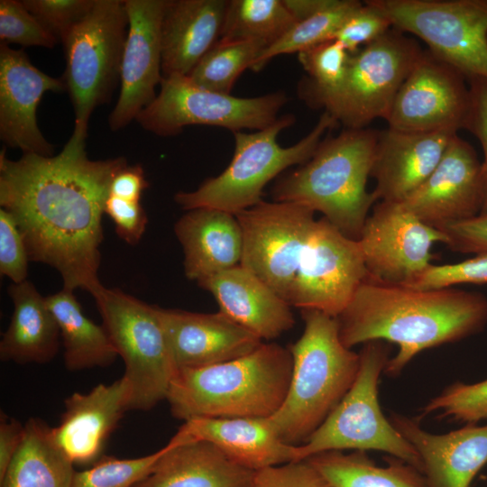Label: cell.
Masks as SVG:
<instances>
[{"label": "cell", "instance_id": "cell-1", "mask_svg": "<svg viewBox=\"0 0 487 487\" xmlns=\"http://www.w3.org/2000/svg\"><path fill=\"white\" fill-rule=\"evenodd\" d=\"M124 157L93 161L86 139L71 135L60 152L0 153V206L15 219L30 261L54 268L63 288L91 295L102 283L98 271L102 217L114 177Z\"/></svg>", "mask_w": 487, "mask_h": 487}, {"label": "cell", "instance_id": "cell-2", "mask_svg": "<svg viewBox=\"0 0 487 487\" xmlns=\"http://www.w3.org/2000/svg\"><path fill=\"white\" fill-rule=\"evenodd\" d=\"M336 319L348 348L376 340L398 345L384 370L395 377L422 351L482 330L487 299L452 287L419 289L366 279Z\"/></svg>", "mask_w": 487, "mask_h": 487}, {"label": "cell", "instance_id": "cell-3", "mask_svg": "<svg viewBox=\"0 0 487 487\" xmlns=\"http://www.w3.org/2000/svg\"><path fill=\"white\" fill-rule=\"evenodd\" d=\"M292 356L276 343H262L239 358L176 371L167 393L171 415L196 418H268L281 406Z\"/></svg>", "mask_w": 487, "mask_h": 487}, {"label": "cell", "instance_id": "cell-4", "mask_svg": "<svg viewBox=\"0 0 487 487\" xmlns=\"http://www.w3.org/2000/svg\"><path fill=\"white\" fill-rule=\"evenodd\" d=\"M378 137L372 129L345 128L322 140L308 161L276 182L273 201L318 211L345 236L358 240L378 200L366 189Z\"/></svg>", "mask_w": 487, "mask_h": 487}, {"label": "cell", "instance_id": "cell-5", "mask_svg": "<svg viewBox=\"0 0 487 487\" xmlns=\"http://www.w3.org/2000/svg\"><path fill=\"white\" fill-rule=\"evenodd\" d=\"M304 331L290 346L292 372L280 409L268 417L286 443L304 444L321 426L354 384L359 354L339 336L336 317L316 309H301Z\"/></svg>", "mask_w": 487, "mask_h": 487}, {"label": "cell", "instance_id": "cell-6", "mask_svg": "<svg viewBox=\"0 0 487 487\" xmlns=\"http://www.w3.org/2000/svg\"><path fill=\"white\" fill-rule=\"evenodd\" d=\"M294 122V115L287 114L265 129L251 133H234V152L227 168L193 191L177 192V204L187 211L205 207L233 215L258 204L264 187L289 167L308 161L324 134L338 123L324 111L305 137L292 146H280L278 135Z\"/></svg>", "mask_w": 487, "mask_h": 487}, {"label": "cell", "instance_id": "cell-7", "mask_svg": "<svg viewBox=\"0 0 487 487\" xmlns=\"http://www.w3.org/2000/svg\"><path fill=\"white\" fill-rule=\"evenodd\" d=\"M390 352L391 346L385 341L363 344L354 384L321 426L304 444L298 446L299 461L327 451L376 450L421 472L418 453L380 407L378 383Z\"/></svg>", "mask_w": 487, "mask_h": 487}, {"label": "cell", "instance_id": "cell-8", "mask_svg": "<svg viewBox=\"0 0 487 487\" xmlns=\"http://www.w3.org/2000/svg\"><path fill=\"white\" fill-rule=\"evenodd\" d=\"M128 25L124 0H95L61 42L64 81L75 115L72 135L78 138H87L93 111L109 101L120 83Z\"/></svg>", "mask_w": 487, "mask_h": 487}, {"label": "cell", "instance_id": "cell-9", "mask_svg": "<svg viewBox=\"0 0 487 487\" xmlns=\"http://www.w3.org/2000/svg\"><path fill=\"white\" fill-rule=\"evenodd\" d=\"M102 325L124 363L131 410H150L166 400L176 372L155 305L117 288L101 287L93 295Z\"/></svg>", "mask_w": 487, "mask_h": 487}, {"label": "cell", "instance_id": "cell-10", "mask_svg": "<svg viewBox=\"0 0 487 487\" xmlns=\"http://www.w3.org/2000/svg\"><path fill=\"white\" fill-rule=\"evenodd\" d=\"M464 77L487 79V0H368Z\"/></svg>", "mask_w": 487, "mask_h": 487}, {"label": "cell", "instance_id": "cell-11", "mask_svg": "<svg viewBox=\"0 0 487 487\" xmlns=\"http://www.w3.org/2000/svg\"><path fill=\"white\" fill-rule=\"evenodd\" d=\"M287 102L282 91L254 97H237L201 87L187 76L162 78L160 91L136 121L160 136L179 134L188 125L262 130L276 122Z\"/></svg>", "mask_w": 487, "mask_h": 487}, {"label": "cell", "instance_id": "cell-12", "mask_svg": "<svg viewBox=\"0 0 487 487\" xmlns=\"http://www.w3.org/2000/svg\"><path fill=\"white\" fill-rule=\"evenodd\" d=\"M314 213L295 203L262 200L235 215L244 235L240 265L289 305L316 222Z\"/></svg>", "mask_w": 487, "mask_h": 487}, {"label": "cell", "instance_id": "cell-13", "mask_svg": "<svg viewBox=\"0 0 487 487\" xmlns=\"http://www.w3.org/2000/svg\"><path fill=\"white\" fill-rule=\"evenodd\" d=\"M418 43L391 28L351 53L345 90L334 115L345 128L386 119L404 80L422 55Z\"/></svg>", "mask_w": 487, "mask_h": 487}, {"label": "cell", "instance_id": "cell-14", "mask_svg": "<svg viewBox=\"0 0 487 487\" xmlns=\"http://www.w3.org/2000/svg\"><path fill=\"white\" fill-rule=\"evenodd\" d=\"M357 241L367 279L409 286L432 264L433 245L446 244L447 237L418 219L401 202L381 201L365 220Z\"/></svg>", "mask_w": 487, "mask_h": 487}, {"label": "cell", "instance_id": "cell-15", "mask_svg": "<svg viewBox=\"0 0 487 487\" xmlns=\"http://www.w3.org/2000/svg\"><path fill=\"white\" fill-rule=\"evenodd\" d=\"M367 276L358 241L323 216L314 224L289 306L337 317Z\"/></svg>", "mask_w": 487, "mask_h": 487}, {"label": "cell", "instance_id": "cell-16", "mask_svg": "<svg viewBox=\"0 0 487 487\" xmlns=\"http://www.w3.org/2000/svg\"><path fill=\"white\" fill-rule=\"evenodd\" d=\"M464 76L428 50L401 85L385 119L388 127L405 132L456 133L465 127L470 89Z\"/></svg>", "mask_w": 487, "mask_h": 487}, {"label": "cell", "instance_id": "cell-17", "mask_svg": "<svg viewBox=\"0 0 487 487\" xmlns=\"http://www.w3.org/2000/svg\"><path fill=\"white\" fill-rule=\"evenodd\" d=\"M482 165L473 146L455 134L430 176L402 205L433 227L480 214L484 201Z\"/></svg>", "mask_w": 487, "mask_h": 487}, {"label": "cell", "instance_id": "cell-18", "mask_svg": "<svg viewBox=\"0 0 487 487\" xmlns=\"http://www.w3.org/2000/svg\"><path fill=\"white\" fill-rule=\"evenodd\" d=\"M166 0H124L128 32L120 73V94L108 123L127 126L156 97L162 80L161 22Z\"/></svg>", "mask_w": 487, "mask_h": 487}, {"label": "cell", "instance_id": "cell-19", "mask_svg": "<svg viewBox=\"0 0 487 487\" xmlns=\"http://www.w3.org/2000/svg\"><path fill=\"white\" fill-rule=\"evenodd\" d=\"M67 90L64 79L36 68L23 50L0 45V138L24 153L53 155V145L41 133L37 107L46 92Z\"/></svg>", "mask_w": 487, "mask_h": 487}, {"label": "cell", "instance_id": "cell-20", "mask_svg": "<svg viewBox=\"0 0 487 487\" xmlns=\"http://www.w3.org/2000/svg\"><path fill=\"white\" fill-rule=\"evenodd\" d=\"M176 371L231 361L262 340L222 312L196 313L155 306Z\"/></svg>", "mask_w": 487, "mask_h": 487}, {"label": "cell", "instance_id": "cell-21", "mask_svg": "<svg viewBox=\"0 0 487 487\" xmlns=\"http://www.w3.org/2000/svg\"><path fill=\"white\" fill-rule=\"evenodd\" d=\"M130 404L131 389L124 376L87 393L74 392L64 400L58 426L51 429L52 439L73 464H93L124 412L131 410Z\"/></svg>", "mask_w": 487, "mask_h": 487}, {"label": "cell", "instance_id": "cell-22", "mask_svg": "<svg viewBox=\"0 0 487 487\" xmlns=\"http://www.w3.org/2000/svg\"><path fill=\"white\" fill-rule=\"evenodd\" d=\"M389 419L418 453L427 487H470L487 464V425L436 435L403 415L392 413Z\"/></svg>", "mask_w": 487, "mask_h": 487}, {"label": "cell", "instance_id": "cell-23", "mask_svg": "<svg viewBox=\"0 0 487 487\" xmlns=\"http://www.w3.org/2000/svg\"><path fill=\"white\" fill-rule=\"evenodd\" d=\"M205 441L253 471L299 462L298 446L284 442L268 418H196L170 439L174 445Z\"/></svg>", "mask_w": 487, "mask_h": 487}, {"label": "cell", "instance_id": "cell-24", "mask_svg": "<svg viewBox=\"0 0 487 487\" xmlns=\"http://www.w3.org/2000/svg\"><path fill=\"white\" fill-rule=\"evenodd\" d=\"M456 133L379 132L371 176L381 201L401 202L434 171Z\"/></svg>", "mask_w": 487, "mask_h": 487}, {"label": "cell", "instance_id": "cell-25", "mask_svg": "<svg viewBox=\"0 0 487 487\" xmlns=\"http://www.w3.org/2000/svg\"><path fill=\"white\" fill-rule=\"evenodd\" d=\"M198 285L213 295L220 312L262 340L279 337L295 325L291 307L242 265L203 279Z\"/></svg>", "mask_w": 487, "mask_h": 487}, {"label": "cell", "instance_id": "cell-26", "mask_svg": "<svg viewBox=\"0 0 487 487\" xmlns=\"http://www.w3.org/2000/svg\"><path fill=\"white\" fill-rule=\"evenodd\" d=\"M228 1L166 0L161 22L162 78L188 76L221 36Z\"/></svg>", "mask_w": 487, "mask_h": 487}, {"label": "cell", "instance_id": "cell-27", "mask_svg": "<svg viewBox=\"0 0 487 487\" xmlns=\"http://www.w3.org/2000/svg\"><path fill=\"white\" fill-rule=\"evenodd\" d=\"M184 272L197 282L240 265L244 235L235 215L214 208L188 210L175 224Z\"/></svg>", "mask_w": 487, "mask_h": 487}, {"label": "cell", "instance_id": "cell-28", "mask_svg": "<svg viewBox=\"0 0 487 487\" xmlns=\"http://www.w3.org/2000/svg\"><path fill=\"white\" fill-rule=\"evenodd\" d=\"M254 472L208 442H169L152 471L133 487H250Z\"/></svg>", "mask_w": 487, "mask_h": 487}, {"label": "cell", "instance_id": "cell-29", "mask_svg": "<svg viewBox=\"0 0 487 487\" xmlns=\"http://www.w3.org/2000/svg\"><path fill=\"white\" fill-rule=\"evenodd\" d=\"M8 295L14 311L0 341V359L20 364L51 361L58 353L60 334L46 298L27 280L12 282Z\"/></svg>", "mask_w": 487, "mask_h": 487}, {"label": "cell", "instance_id": "cell-30", "mask_svg": "<svg viewBox=\"0 0 487 487\" xmlns=\"http://www.w3.org/2000/svg\"><path fill=\"white\" fill-rule=\"evenodd\" d=\"M46 302L59 326L69 371L107 367L115 361L118 354L106 330L83 313L74 290L62 288Z\"/></svg>", "mask_w": 487, "mask_h": 487}, {"label": "cell", "instance_id": "cell-31", "mask_svg": "<svg viewBox=\"0 0 487 487\" xmlns=\"http://www.w3.org/2000/svg\"><path fill=\"white\" fill-rule=\"evenodd\" d=\"M23 441L1 487H72L73 463L52 439L51 427L39 418L25 423Z\"/></svg>", "mask_w": 487, "mask_h": 487}, {"label": "cell", "instance_id": "cell-32", "mask_svg": "<svg viewBox=\"0 0 487 487\" xmlns=\"http://www.w3.org/2000/svg\"><path fill=\"white\" fill-rule=\"evenodd\" d=\"M306 460L333 487H427L419 470L395 457L384 467L365 451H327Z\"/></svg>", "mask_w": 487, "mask_h": 487}, {"label": "cell", "instance_id": "cell-33", "mask_svg": "<svg viewBox=\"0 0 487 487\" xmlns=\"http://www.w3.org/2000/svg\"><path fill=\"white\" fill-rule=\"evenodd\" d=\"M296 23L283 0H230L220 40L254 41L269 47Z\"/></svg>", "mask_w": 487, "mask_h": 487}, {"label": "cell", "instance_id": "cell-34", "mask_svg": "<svg viewBox=\"0 0 487 487\" xmlns=\"http://www.w3.org/2000/svg\"><path fill=\"white\" fill-rule=\"evenodd\" d=\"M350 58L351 53L335 40L299 53V60L309 77L305 98L333 117L345 90Z\"/></svg>", "mask_w": 487, "mask_h": 487}, {"label": "cell", "instance_id": "cell-35", "mask_svg": "<svg viewBox=\"0 0 487 487\" xmlns=\"http://www.w3.org/2000/svg\"><path fill=\"white\" fill-rule=\"evenodd\" d=\"M362 4L356 0H331L327 6L297 22L280 40L264 49L252 69L260 70L276 56L299 53L333 40L345 20Z\"/></svg>", "mask_w": 487, "mask_h": 487}, {"label": "cell", "instance_id": "cell-36", "mask_svg": "<svg viewBox=\"0 0 487 487\" xmlns=\"http://www.w3.org/2000/svg\"><path fill=\"white\" fill-rule=\"evenodd\" d=\"M266 48L260 41L219 39L187 77L201 87L230 95L239 76Z\"/></svg>", "mask_w": 487, "mask_h": 487}, {"label": "cell", "instance_id": "cell-37", "mask_svg": "<svg viewBox=\"0 0 487 487\" xmlns=\"http://www.w3.org/2000/svg\"><path fill=\"white\" fill-rule=\"evenodd\" d=\"M165 450L166 446L130 459L102 455L90 468L75 472L72 487H133L152 471Z\"/></svg>", "mask_w": 487, "mask_h": 487}, {"label": "cell", "instance_id": "cell-38", "mask_svg": "<svg viewBox=\"0 0 487 487\" xmlns=\"http://www.w3.org/2000/svg\"><path fill=\"white\" fill-rule=\"evenodd\" d=\"M434 412L467 424L487 420V379L475 383H452L423 409V415Z\"/></svg>", "mask_w": 487, "mask_h": 487}, {"label": "cell", "instance_id": "cell-39", "mask_svg": "<svg viewBox=\"0 0 487 487\" xmlns=\"http://www.w3.org/2000/svg\"><path fill=\"white\" fill-rule=\"evenodd\" d=\"M0 41L23 47L53 48L58 39L23 5L22 1H0Z\"/></svg>", "mask_w": 487, "mask_h": 487}, {"label": "cell", "instance_id": "cell-40", "mask_svg": "<svg viewBox=\"0 0 487 487\" xmlns=\"http://www.w3.org/2000/svg\"><path fill=\"white\" fill-rule=\"evenodd\" d=\"M26 9L61 42L91 10L95 0H23Z\"/></svg>", "mask_w": 487, "mask_h": 487}, {"label": "cell", "instance_id": "cell-41", "mask_svg": "<svg viewBox=\"0 0 487 487\" xmlns=\"http://www.w3.org/2000/svg\"><path fill=\"white\" fill-rule=\"evenodd\" d=\"M391 28L390 20L366 1L345 20L333 40L340 42L350 53H354Z\"/></svg>", "mask_w": 487, "mask_h": 487}, {"label": "cell", "instance_id": "cell-42", "mask_svg": "<svg viewBox=\"0 0 487 487\" xmlns=\"http://www.w3.org/2000/svg\"><path fill=\"white\" fill-rule=\"evenodd\" d=\"M463 283H487V253L450 264H431L410 285L419 289L449 288Z\"/></svg>", "mask_w": 487, "mask_h": 487}, {"label": "cell", "instance_id": "cell-43", "mask_svg": "<svg viewBox=\"0 0 487 487\" xmlns=\"http://www.w3.org/2000/svg\"><path fill=\"white\" fill-rule=\"evenodd\" d=\"M30 261L22 232L14 216L0 208V273L13 283L27 279Z\"/></svg>", "mask_w": 487, "mask_h": 487}, {"label": "cell", "instance_id": "cell-44", "mask_svg": "<svg viewBox=\"0 0 487 487\" xmlns=\"http://www.w3.org/2000/svg\"><path fill=\"white\" fill-rule=\"evenodd\" d=\"M250 487H333L307 460L255 471Z\"/></svg>", "mask_w": 487, "mask_h": 487}, {"label": "cell", "instance_id": "cell-45", "mask_svg": "<svg viewBox=\"0 0 487 487\" xmlns=\"http://www.w3.org/2000/svg\"><path fill=\"white\" fill-rule=\"evenodd\" d=\"M105 214L115 225L117 235L131 245L137 244L142 237L148 216L141 202L130 201L109 195Z\"/></svg>", "mask_w": 487, "mask_h": 487}, {"label": "cell", "instance_id": "cell-46", "mask_svg": "<svg viewBox=\"0 0 487 487\" xmlns=\"http://www.w3.org/2000/svg\"><path fill=\"white\" fill-rule=\"evenodd\" d=\"M440 229L447 237L446 245L463 253H487V214L447 223Z\"/></svg>", "mask_w": 487, "mask_h": 487}, {"label": "cell", "instance_id": "cell-47", "mask_svg": "<svg viewBox=\"0 0 487 487\" xmlns=\"http://www.w3.org/2000/svg\"><path fill=\"white\" fill-rule=\"evenodd\" d=\"M470 107L464 129L479 140L484 161L482 163L484 178V201L480 214H487V79L469 78Z\"/></svg>", "mask_w": 487, "mask_h": 487}, {"label": "cell", "instance_id": "cell-48", "mask_svg": "<svg viewBox=\"0 0 487 487\" xmlns=\"http://www.w3.org/2000/svg\"><path fill=\"white\" fill-rule=\"evenodd\" d=\"M25 435V426L4 412L0 415V480L19 450Z\"/></svg>", "mask_w": 487, "mask_h": 487}, {"label": "cell", "instance_id": "cell-49", "mask_svg": "<svg viewBox=\"0 0 487 487\" xmlns=\"http://www.w3.org/2000/svg\"><path fill=\"white\" fill-rule=\"evenodd\" d=\"M148 186L142 167L140 164L127 165L114 177L110 185V195L140 202Z\"/></svg>", "mask_w": 487, "mask_h": 487}, {"label": "cell", "instance_id": "cell-50", "mask_svg": "<svg viewBox=\"0 0 487 487\" xmlns=\"http://www.w3.org/2000/svg\"><path fill=\"white\" fill-rule=\"evenodd\" d=\"M297 22L303 20L327 6L331 0H283Z\"/></svg>", "mask_w": 487, "mask_h": 487}]
</instances>
